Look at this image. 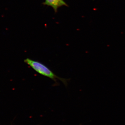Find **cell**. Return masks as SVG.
Instances as JSON below:
<instances>
[{
    "mask_svg": "<svg viewBox=\"0 0 125 125\" xmlns=\"http://www.w3.org/2000/svg\"><path fill=\"white\" fill-rule=\"evenodd\" d=\"M42 4L51 6L54 9L55 13L60 7L63 6H68V5L64 0H45Z\"/></svg>",
    "mask_w": 125,
    "mask_h": 125,
    "instance_id": "cell-2",
    "label": "cell"
},
{
    "mask_svg": "<svg viewBox=\"0 0 125 125\" xmlns=\"http://www.w3.org/2000/svg\"><path fill=\"white\" fill-rule=\"evenodd\" d=\"M24 62L40 74L51 79L56 83H57V81L60 80L65 86H67L69 80V79L62 78L57 76L43 63L29 58L25 59Z\"/></svg>",
    "mask_w": 125,
    "mask_h": 125,
    "instance_id": "cell-1",
    "label": "cell"
}]
</instances>
